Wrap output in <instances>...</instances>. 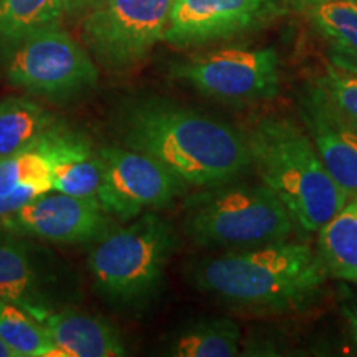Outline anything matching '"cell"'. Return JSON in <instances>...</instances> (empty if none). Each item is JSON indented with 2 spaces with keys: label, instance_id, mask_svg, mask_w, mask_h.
<instances>
[{
  "label": "cell",
  "instance_id": "obj_1",
  "mask_svg": "<svg viewBox=\"0 0 357 357\" xmlns=\"http://www.w3.org/2000/svg\"><path fill=\"white\" fill-rule=\"evenodd\" d=\"M116 128L121 146L151 155L195 189L238 181L252 169L247 132L166 98L128 101Z\"/></svg>",
  "mask_w": 357,
  "mask_h": 357
},
{
  "label": "cell",
  "instance_id": "obj_2",
  "mask_svg": "<svg viewBox=\"0 0 357 357\" xmlns=\"http://www.w3.org/2000/svg\"><path fill=\"white\" fill-rule=\"evenodd\" d=\"M187 271L192 287L215 301L265 316L314 305L329 276L318 250L289 240L202 258Z\"/></svg>",
  "mask_w": 357,
  "mask_h": 357
},
{
  "label": "cell",
  "instance_id": "obj_3",
  "mask_svg": "<svg viewBox=\"0 0 357 357\" xmlns=\"http://www.w3.org/2000/svg\"><path fill=\"white\" fill-rule=\"evenodd\" d=\"M245 132L252 167L263 184L287 207L298 229L318 234L349 197L324 167L303 124L284 114H265Z\"/></svg>",
  "mask_w": 357,
  "mask_h": 357
},
{
  "label": "cell",
  "instance_id": "obj_4",
  "mask_svg": "<svg viewBox=\"0 0 357 357\" xmlns=\"http://www.w3.org/2000/svg\"><path fill=\"white\" fill-rule=\"evenodd\" d=\"M182 229L195 247L234 252L289 240L296 223L263 182L234 181L189 195Z\"/></svg>",
  "mask_w": 357,
  "mask_h": 357
},
{
  "label": "cell",
  "instance_id": "obj_5",
  "mask_svg": "<svg viewBox=\"0 0 357 357\" xmlns=\"http://www.w3.org/2000/svg\"><path fill=\"white\" fill-rule=\"evenodd\" d=\"M178 236L166 218L146 212L96 240L88 270L102 300L119 307H142L160 293Z\"/></svg>",
  "mask_w": 357,
  "mask_h": 357
},
{
  "label": "cell",
  "instance_id": "obj_6",
  "mask_svg": "<svg viewBox=\"0 0 357 357\" xmlns=\"http://www.w3.org/2000/svg\"><path fill=\"white\" fill-rule=\"evenodd\" d=\"M3 75L12 86L53 102L78 100L98 83L96 65L88 50L60 24L6 48Z\"/></svg>",
  "mask_w": 357,
  "mask_h": 357
},
{
  "label": "cell",
  "instance_id": "obj_7",
  "mask_svg": "<svg viewBox=\"0 0 357 357\" xmlns=\"http://www.w3.org/2000/svg\"><path fill=\"white\" fill-rule=\"evenodd\" d=\"M172 6L174 0H102L84 15L82 38L101 66L131 68L166 37Z\"/></svg>",
  "mask_w": 357,
  "mask_h": 357
},
{
  "label": "cell",
  "instance_id": "obj_8",
  "mask_svg": "<svg viewBox=\"0 0 357 357\" xmlns=\"http://www.w3.org/2000/svg\"><path fill=\"white\" fill-rule=\"evenodd\" d=\"M172 75L200 95L248 106L280 95V56L273 48H220L174 66Z\"/></svg>",
  "mask_w": 357,
  "mask_h": 357
},
{
  "label": "cell",
  "instance_id": "obj_9",
  "mask_svg": "<svg viewBox=\"0 0 357 357\" xmlns=\"http://www.w3.org/2000/svg\"><path fill=\"white\" fill-rule=\"evenodd\" d=\"M102 177L98 200L111 218L129 222L146 212L171 207L189 190L162 164L126 146L101 147Z\"/></svg>",
  "mask_w": 357,
  "mask_h": 357
},
{
  "label": "cell",
  "instance_id": "obj_10",
  "mask_svg": "<svg viewBox=\"0 0 357 357\" xmlns=\"http://www.w3.org/2000/svg\"><path fill=\"white\" fill-rule=\"evenodd\" d=\"M288 0H174L164 40L195 47L255 30L287 12Z\"/></svg>",
  "mask_w": 357,
  "mask_h": 357
},
{
  "label": "cell",
  "instance_id": "obj_11",
  "mask_svg": "<svg viewBox=\"0 0 357 357\" xmlns=\"http://www.w3.org/2000/svg\"><path fill=\"white\" fill-rule=\"evenodd\" d=\"M0 225L25 238L70 245L100 240L111 230V217L96 197L48 192L0 218Z\"/></svg>",
  "mask_w": 357,
  "mask_h": 357
},
{
  "label": "cell",
  "instance_id": "obj_12",
  "mask_svg": "<svg viewBox=\"0 0 357 357\" xmlns=\"http://www.w3.org/2000/svg\"><path fill=\"white\" fill-rule=\"evenodd\" d=\"M296 109L324 167L347 197H357V124L339 111L316 79L298 91Z\"/></svg>",
  "mask_w": 357,
  "mask_h": 357
},
{
  "label": "cell",
  "instance_id": "obj_13",
  "mask_svg": "<svg viewBox=\"0 0 357 357\" xmlns=\"http://www.w3.org/2000/svg\"><path fill=\"white\" fill-rule=\"evenodd\" d=\"M47 258L25 236L0 225V300L15 303L40 323L60 300L61 284Z\"/></svg>",
  "mask_w": 357,
  "mask_h": 357
},
{
  "label": "cell",
  "instance_id": "obj_14",
  "mask_svg": "<svg viewBox=\"0 0 357 357\" xmlns=\"http://www.w3.org/2000/svg\"><path fill=\"white\" fill-rule=\"evenodd\" d=\"M30 151L42 154L52 171L53 192L75 197H96L102 177V159L91 139L56 123Z\"/></svg>",
  "mask_w": 357,
  "mask_h": 357
},
{
  "label": "cell",
  "instance_id": "obj_15",
  "mask_svg": "<svg viewBox=\"0 0 357 357\" xmlns=\"http://www.w3.org/2000/svg\"><path fill=\"white\" fill-rule=\"evenodd\" d=\"M42 323L55 344V357L126 356L121 333L98 316L79 311H52Z\"/></svg>",
  "mask_w": 357,
  "mask_h": 357
},
{
  "label": "cell",
  "instance_id": "obj_16",
  "mask_svg": "<svg viewBox=\"0 0 357 357\" xmlns=\"http://www.w3.org/2000/svg\"><path fill=\"white\" fill-rule=\"evenodd\" d=\"M58 121L50 111L25 96L0 101V159L30 151Z\"/></svg>",
  "mask_w": 357,
  "mask_h": 357
},
{
  "label": "cell",
  "instance_id": "obj_17",
  "mask_svg": "<svg viewBox=\"0 0 357 357\" xmlns=\"http://www.w3.org/2000/svg\"><path fill=\"white\" fill-rule=\"evenodd\" d=\"M318 235V253L328 273L357 283V197L347 199Z\"/></svg>",
  "mask_w": 357,
  "mask_h": 357
},
{
  "label": "cell",
  "instance_id": "obj_18",
  "mask_svg": "<svg viewBox=\"0 0 357 357\" xmlns=\"http://www.w3.org/2000/svg\"><path fill=\"white\" fill-rule=\"evenodd\" d=\"M238 324L229 318H202L185 324L171 337L169 354L176 357H234L240 354Z\"/></svg>",
  "mask_w": 357,
  "mask_h": 357
},
{
  "label": "cell",
  "instance_id": "obj_19",
  "mask_svg": "<svg viewBox=\"0 0 357 357\" xmlns=\"http://www.w3.org/2000/svg\"><path fill=\"white\" fill-rule=\"evenodd\" d=\"M63 13V0H0V47L60 24Z\"/></svg>",
  "mask_w": 357,
  "mask_h": 357
},
{
  "label": "cell",
  "instance_id": "obj_20",
  "mask_svg": "<svg viewBox=\"0 0 357 357\" xmlns=\"http://www.w3.org/2000/svg\"><path fill=\"white\" fill-rule=\"evenodd\" d=\"M0 337L15 357H55L43 323L15 303L0 300Z\"/></svg>",
  "mask_w": 357,
  "mask_h": 357
},
{
  "label": "cell",
  "instance_id": "obj_21",
  "mask_svg": "<svg viewBox=\"0 0 357 357\" xmlns=\"http://www.w3.org/2000/svg\"><path fill=\"white\" fill-rule=\"evenodd\" d=\"M311 20L334 48L357 55V2L328 0L311 7Z\"/></svg>",
  "mask_w": 357,
  "mask_h": 357
},
{
  "label": "cell",
  "instance_id": "obj_22",
  "mask_svg": "<svg viewBox=\"0 0 357 357\" xmlns=\"http://www.w3.org/2000/svg\"><path fill=\"white\" fill-rule=\"evenodd\" d=\"M22 184H42L53 189L50 166L42 154L24 151L0 159V192Z\"/></svg>",
  "mask_w": 357,
  "mask_h": 357
},
{
  "label": "cell",
  "instance_id": "obj_23",
  "mask_svg": "<svg viewBox=\"0 0 357 357\" xmlns=\"http://www.w3.org/2000/svg\"><path fill=\"white\" fill-rule=\"evenodd\" d=\"M316 82L324 88L339 111L357 124V75L347 73L329 63Z\"/></svg>",
  "mask_w": 357,
  "mask_h": 357
},
{
  "label": "cell",
  "instance_id": "obj_24",
  "mask_svg": "<svg viewBox=\"0 0 357 357\" xmlns=\"http://www.w3.org/2000/svg\"><path fill=\"white\" fill-rule=\"evenodd\" d=\"M48 192H53L52 187L42 184H22L10 190L0 192V218L20 211L26 204L38 199L40 195L48 194Z\"/></svg>",
  "mask_w": 357,
  "mask_h": 357
},
{
  "label": "cell",
  "instance_id": "obj_25",
  "mask_svg": "<svg viewBox=\"0 0 357 357\" xmlns=\"http://www.w3.org/2000/svg\"><path fill=\"white\" fill-rule=\"evenodd\" d=\"M329 61L337 68L347 71V73L357 75V55H354V53L333 48L331 53H329Z\"/></svg>",
  "mask_w": 357,
  "mask_h": 357
},
{
  "label": "cell",
  "instance_id": "obj_26",
  "mask_svg": "<svg viewBox=\"0 0 357 357\" xmlns=\"http://www.w3.org/2000/svg\"><path fill=\"white\" fill-rule=\"evenodd\" d=\"M102 0H63V10L66 15H79L96 7Z\"/></svg>",
  "mask_w": 357,
  "mask_h": 357
},
{
  "label": "cell",
  "instance_id": "obj_27",
  "mask_svg": "<svg viewBox=\"0 0 357 357\" xmlns=\"http://www.w3.org/2000/svg\"><path fill=\"white\" fill-rule=\"evenodd\" d=\"M342 312H344L347 326H349L351 339L357 349V303H346V305H342Z\"/></svg>",
  "mask_w": 357,
  "mask_h": 357
},
{
  "label": "cell",
  "instance_id": "obj_28",
  "mask_svg": "<svg viewBox=\"0 0 357 357\" xmlns=\"http://www.w3.org/2000/svg\"><path fill=\"white\" fill-rule=\"evenodd\" d=\"M294 2L298 3V6L301 7H314L318 6V3H323V2H328V0H294Z\"/></svg>",
  "mask_w": 357,
  "mask_h": 357
},
{
  "label": "cell",
  "instance_id": "obj_29",
  "mask_svg": "<svg viewBox=\"0 0 357 357\" xmlns=\"http://www.w3.org/2000/svg\"><path fill=\"white\" fill-rule=\"evenodd\" d=\"M0 357H15V354L8 349V346L6 342L2 341V337H0Z\"/></svg>",
  "mask_w": 357,
  "mask_h": 357
},
{
  "label": "cell",
  "instance_id": "obj_30",
  "mask_svg": "<svg viewBox=\"0 0 357 357\" xmlns=\"http://www.w3.org/2000/svg\"><path fill=\"white\" fill-rule=\"evenodd\" d=\"M354 2H357V0H354Z\"/></svg>",
  "mask_w": 357,
  "mask_h": 357
}]
</instances>
